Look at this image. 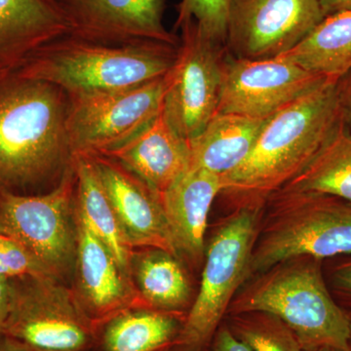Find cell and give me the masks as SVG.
Segmentation results:
<instances>
[{"instance_id": "obj_27", "label": "cell", "mask_w": 351, "mask_h": 351, "mask_svg": "<svg viewBox=\"0 0 351 351\" xmlns=\"http://www.w3.org/2000/svg\"><path fill=\"white\" fill-rule=\"evenodd\" d=\"M0 276L8 280L29 276L55 278L24 244L2 233H0Z\"/></svg>"}, {"instance_id": "obj_29", "label": "cell", "mask_w": 351, "mask_h": 351, "mask_svg": "<svg viewBox=\"0 0 351 351\" xmlns=\"http://www.w3.org/2000/svg\"><path fill=\"white\" fill-rule=\"evenodd\" d=\"M211 351H250L243 343L235 338L226 326L221 325L211 341Z\"/></svg>"}, {"instance_id": "obj_31", "label": "cell", "mask_w": 351, "mask_h": 351, "mask_svg": "<svg viewBox=\"0 0 351 351\" xmlns=\"http://www.w3.org/2000/svg\"><path fill=\"white\" fill-rule=\"evenodd\" d=\"M11 294V281L0 276V336H2L3 332L4 325L10 308Z\"/></svg>"}, {"instance_id": "obj_22", "label": "cell", "mask_w": 351, "mask_h": 351, "mask_svg": "<svg viewBox=\"0 0 351 351\" xmlns=\"http://www.w3.org/2000/svg\"><path fill=\"white\" fill-rule=\"evenodd\" d=\"M276 58L339 80L351 69V10L326 16L301 43Z\"/></svg>"}, {"instance_id": "obj_30", "label": "cell", "mask_w": 351, "mask_h": 351, "mask_svg": "<svg viewBox=\"0 0 351 351\" xmlns=\"http://www.w3.org/2000/svg\"><path fill=\"white\" fill-rule=\"evenodd\" d=\"M332 287L339 294L346 295L351 300V258L337 265L332 270Z\"/></svg>"}, {"instance_id": "obj_34", "label": "cell", "mask_w": 351, "mask_h": 351, "mask_svg": "<svg viewBox=\"0 0 351 351\" xmlns=\"http://www.w3.org/2000/svg\"><path fill=\"white\" fill-rule=\"evenodd\" d=\"M315 351H341V350H337V348H319V350H317Z\"/></svg>"}, {"instance_id": "obj_28", "label": "cell", "mask_w": 351, "mask_h": 351, "mask_svg": "<svg viewBox=\"0 0 351 351\" xmlns=\"http://www.w3.org/2000/svg\"><path fill=\"white\" fill-rule=\"evenodd\" d=\"M337 95L341 119L351 132V69L337 82Z\"/></svg>"}, {"instance_id": "obj_10", "label": "cell", "mask_w": 351, "mask_h": 351, "mask_svg": "<svg viewBox=\"0 0 351 351\" xmlns=\"http://www.w3.org/2000/svg\"><path fill=\"white\" fill-rule=\"evenodd\" d=\"M177 61L166 75L163 112L182 138L193 140L218 112L228 50L201 36L195 24L180 25Z\"/></svg>"}, {"instance_id": "obj_5", "label": "cell", "mask_w": 351, "mask_h": 351, "mask_svg": "<svg viewBox=\"0 0 351 351\" xmlns=\"http://www.w3.org/2000/svg\"><path fill=\"white\" fill-rule=\"evenodd\" d=\"M254 245L250 276L300 257L351 255V203L336 196L279 189Z\"/></svg>"}, {"instance_id": "obj_14", "label": "cell", "mask_w": 351, "mask_h": 351, "mask_svg": "<svg viewBox=\"0 0 351 351\" xmlns=\"http://www.w3.org/2000/svg\"><path fill=\"white\" fill-rule=\"evenodd\" d=\"M85 156L93 164L129 247L162 249L177 256L160 193L112 157Z\"/></svg>"}, {"instance_id": "obj_8", "label": "cell", "mask_w": 351, "mask_h": 351, "mask_svg": "<svg viewBox=\"0 0 351 351\" xmlns=\"http://www.w3.org/2000/svg\"><path fill=\"white\" fill-rule=\"evenodd\" d=\"M11 281L10 308L2 336L39 351H92L100 327L73 287L49 276Z\"/></svg>"}, {"instance_id": "obj_3", "label": "cell", "mask_w": 351, "mask_h": 351, "mask_svg": "<svg viewBox=\"0 0 351 351\" xmlns=\"http://www.w3.org/2000/svg\"><path fill=\"white\" fill-rule=\"evenodd\" d=\"M179 46L103 43L68 34L32 51L9 75L50 83L69 98L108 93L163 77L177 61Z\"/></svg>"}, {"instance_id": "obj_15", "label": "cell", "mask_w": 351, "mask_h": 351, "mask_svg": "<svg viewBox=\"0 0 351 351\" xmlns=\"http://www.w3.org/2000/svg\"><path fill=\"white\" fill-rule=\"evenodd\" d=\"M77 226L73 289L88 316L100 327L125 309L147 307L130 277L78 211Z\"/></svg>"}, {"instance_id": "obj_17", "label": "cell", "mask_w": 351, "mask_h": 351, "mask_svg": "<svg viewBox=\"0 0 351 351\" xmlns=\"http://www.w3.org/2000/svg\"><path fill=\"white\" fill-rule=\"evenodd\" d=\"M221 191L223 181L218 176L189 170L161 195L176 254L193 267L205 257L208 216Z\"/></svg>"}, {"instance_id": "obj_7", "label": "cell", "mask_w": 351, "mask_h": 351, "mask_svg": "<svg viewBox=\"0 0 351 351\" xmlns=\"http://www.w3.org/2000/svg\"><path fill=\"white\" fill-rule=\"evenodd\" d=\"M0 233L24 244L55 278L71 285L78 244L73 162L46 193L19 195L0 189Z\"/></svg>"}, {"instance_id": "obj_13", "label": "cell", "mask_w": 351, "mask_h": 351, "mask_svg": "<svg viewBox=\"0 0 351 351\" xmlns=\"http://www.w3.org/2000/svg\"><path fill=\"white\" fill-rule=\"evenodd\" d=\"M166 0H56L69 34L103 43L154 41L178 46L163 24Z\"/></svg>"}, {"instance_id": "obj_33", "label": "cell", "mask_w": 351, "mask_h": 351, "mask_svg": "<svg viewBox=\"0 0 351 351\" xmlns=\"http://www.w3.org/2000/svg\"><path fill=\"white\" fill-rule=\"evenodd\" d=\"M0 351H39L31 346L21 343L17 339L9 338L6 336H0Z\"/></svg>"}, {"instance_id": "obj_6", "label": "cell", "mask_w": 351, "mask_h": 351, "mask_svg": "<svg viewBox=\"0 0 351 351\" xmlns=\"http://www.w3.org/2000/svg\"><path fill=\"white\" fill-rule=\"evenodd\" d=\"M263 206L239 205L217 228L205 249L199 290L173 351H202L211 343L237 291L250 277Z\"/></svg>"}, {"instance_id": "obj_2", "label": "cell", "mask_w": 351, "mask_h": 351, "mask_svg": "<svg viewBox=\"0 0 351 351\" xmlns=\"http://www.w3.org/2000/svg\"><path fill=\"white\" fill-rule=\"evenodd\" d=\"M337 82L326 80L265 120L244 162L223 180L221 193L239 205H265L301 174L343 124Z\"/></svg>"}, {"instance_id": "obj_32", "label": "cell", "mask_w": 351, "mask_h": 351, "mask_svg": "<svg viewBox=\"0 0 351 351\" xmlns=\"http://www.w3.org/2000/svg\"><path fill=\"white\" fill-rule=\"evenodd\" d=\"M325 17L341 11L351 10V0H319Z\"/></svg>"}, {"instance_id": "obj_9", "label": "cell", "mask_w": 351, "mask_h": 351, "mask_svg": "<svg viewBox=\"0 0 351 351\" xmlns=\"http://www.w3.org/2000/svg\"><path fill=\"white\" fill-rule=\"evenodd\" d=\"M166 75L119 91L69 98L66 127L73 156L106 154L145 128L162 110Z\"/></svg>"}, {"instance_id": "obj_36", "label": "cell", "mask_w": 351, "mask_h": 351, "mask_svg": "<svg viewBox=\"0 0 351 351\" xmlns=\"http://www.w3.org/2000/svg\"><path fill=\"white\" fill-rule=\"evenodd\" d=\"M174 350V348H165V350H161V351H173Z\"/></svg>"}, {"instance_id": "obj_18", "label": "cell", "mask_w": 351, "mask_h": 351, "mask_svg": "<svg viewBox=\"0 0 351 351\" xmlns=\"http://www.w3.org/2000/svg\"><path fill=\"white\" fill-rule=\"evenodd\" d=\"M68 34L56 0H0V77L32 51Z\"/></svg>"}, {"instance_id": "obj_11", "label": "cell", "mask_w": 351, "mask_h": 351, "mask_svg": "<svg viewBox=\"0 0 351 351\" xmlns=\"http://www.w3.org/2000/svg\"><path fill=\"white\" fill-rule=\"evenodd\" d=\"M324 18L319 0H230L226 50L239 59H272L294 48Z\"/></svg>"}, {"instance_id": "obj_4", "label": "cell", "mask_w": 351, "mask_h": 351, "mask_svg": "<svg viewBox=\"0 0 351 351\" xmlns=\"http://www.w3.org/2000/svg\"><path fill=\"white\" fill-rule=\"evenodd\" d=\"M235 297L228 315L270 313L294 332L306 351H350V316L332 299L318 258L300 257L278 263Z\"/></svg>"}, {"instance_id": "obj_19", "label": "cell", "mask_w": 351, "mask_h": 351, "mask_svg": "<svg viewBox=\"0 0 351 351\" xmlns=\"http://www.w3.org/2000/svg\"><path fill=\"white\" fill-rule=\"evenodd\" d=\"M267 119L217 113L201 133L189 141V170H203L223 181L244 162Z\"/></svg>"}, {"instance_id": "obj_35", "label": "cell", "mask_w": 351, "mask_h": 351, "mask_svg": "<svg viewBox=\"0 0 351 351\" xmlns=\"http://www.w3.org/2000/svg\"><path fill=\"white\" fill-rule=\"evenodd\" d=\"M348 316H350V351H351V313H348Z\"/></svg>"}, {"instance_id": "obj_26", "label": "cell", "mask_w": 351, "mask_h": 351, "mask_svg": "<svg viewBox=\"0 0 351 351\" xmlns=\"http://www.w3.org/2000/svg\"><path fill=\"white\" fill-rule=\"evenodd\" d=\"M230 4V0H182L176 29L184 23H193L201 36L226 47Z\"/></svg>"}, {"instance_id": "obj_25", "label": "cell", "mask_w": 351, "mask_h": 351, "mask_svg": "<svg viewBox=\"0 0 351 351\" xmlns=\"http://www.w3.org/2000/svg\"><path fill=\"white\" fill-rule=\"evenodd\" d=\"M226 326L250 351H306L276 315L263 311L230 314Z\"/></svg>"}, {"instance_id": "obj_24", "label": "cell", "mask_w": 351, "mask_h": 351, "mask_svg": "<svg viewBox=\"0 0 351 351\" xmlns=\"http://www.w3.org/2000/svg\"><path fill=\"white\" fill-rule=\"evenodd\" d=\"M280 189L323 193L351 203V132L345 123L306 169Z\"/></svg>"}, {"instance_id": "obj_23", "label": "cell", "mask_w": 351, "mask_h": 351, "mask_svg": "<svg viewBox=\"0 0 351 351\" xmlns=\"http://www.w3.org/2000/svg\"><path fill=\"white\" fill-rule=\"evenodd\" d=\"M76 174V208L95 234L112 254L119 267L131 277L130 258L133 249L127 244L112 203L89 157L73 156Z\"/></svg>"}, {"instance_id": "obj_1", "label": "cell", "mask_w": 351, "mask_h": 351, "mask_svg": "<svg viewBox=\"0 0 351 351\" xmlns=\"http://www.w3.org/2000/svg\"><path fill=\"white\" fill-rule=\"evenodd\" d=\"M69 98L48 82L0 77V189L38 195L56 186L73 162Z\"/></svg>"}, {"instance_id": "obj_21", "label": "cell", "mask_w": 351, "mask_h": 351, "mask_svg": "<svg viewBox=\"0 0 351 351\" xmlns=\"http://www.w3.org/2000/svg\"><path fill=\"white\" fill-rule=\"evenodd\" d=\"M186 316L147 307L115 314L99 329L100 351H161L175 348Z\"/></svg>"}, {"instance_id": "obj_12", "label": "cell", "mask_w": 351, "mask_h": 351, "mask_svg": "<svg viewBox=\"0 0 351 351\" xmlns=\"http://www.w3.org/2000/svg\"><path fill=\"white\" fill-rule=\"evenodd\" d=\"M326 80L279 58L239 59L228 52L217 113L267 119Z\"/></svg>"}, {"instance_id": "obj_16", "label": "cell", "mask_w": 351, "mask_h": 351, "mask_svg": "<svg viewBox=\"0 0 351 351\" xmlns=\"http://www.w3.org/2000/svg\"><path fill=\"white\" fill-rule=\"evenodd\" d=\"M101 154L119 161L160 195L191 167L189 142L173 128L163 108L130 140Z\"/></svg>"}, {"instance_id": "obj_20", "label": "cell", "mask_w": 351, "mask_h": 351, "mask_svg": "<svg viewBox=\"0 0 351 351\" xmlns=\"http://www.w3.org/2000/svg\"><path fill=\"white\" fill-rule=\"evenodd\" d=\"M130 272L145 306L186 316L193 306V288L181 258L162 249H134Z\"/></svg>"}]
</instances>
